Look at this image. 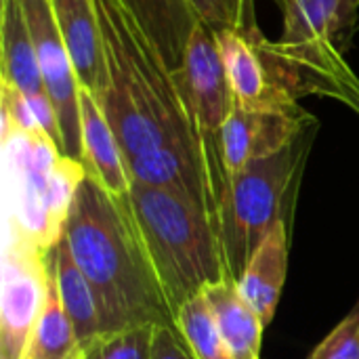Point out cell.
I'll return each mask as SVG.
<instances>
[{
  "label": "cell",
  "mask_w": 359,
  "mask_h": 359,
  "mask_svg": "<svg viewBox=\"0 0 359 359\" xmlns=\"http://www.w3.org/2000/svg\"><path fill=\"white\" fill-rule=\"evenodd\" d=\"M95 8L107 69L101 93L93 97L118 139L126 166L158 151H183L204 160L177 72L170 69L122 0H95Z\"/></svg>",
  "instance_id": "6da1fadb"
},
{
  "label": "cell",
  "mask_w": 359,
  "mask_h": 359,
  "mask_svg": "<svg viewBox=\"0 0 359 359\" xmlns=\"http://www.w3.org/2000/svg\"><path fill=\"white\" fill-rule=\"evenodd\" d=\"M63 240L95 292L103 334L143 324L175 326L122 198L88 175L76 191Z\"/></svg>",
  "instance_id": "7a4b0ae2"
},
{
  "label": "cell",
  "mask_w": 359,
  "mask_h": 359,
  "mask_svg": "<svg viewBox=\"0 0 359 359\" xmlns=\"http://www.w3.org/2000/svg\"><path fill=\"white\" fill-rule=\"evenodd\" d=\"M122 202L172 320L206 286L231 278L219 229L202 206L168 189L141 183H130Z\"/></svg>",
  "instance_id": "3957f363"
},
{
  "label": "cell",
  "mask_w": 359,
  "mask_h": 359,
  "mask_svg": "<svg viewBox=\"0 0 359 359\" xmlns=\"http://www.w3.org/2000/svg\"><path fill=\"white\" fill-rule=\"evenodd\" d=\"M84 177L86 168L44 133L2 126V229L48 252L63 238Z\"/></svg>",
  "instance_id": "277c9868"
},
{
  "label": "cell",
  "mask_w": 359,
  "mask_h": 359,
  "mask_svg": "<svg viewBox=\"0 0 359 359\" xmlns=\"http://www.w3.org/2000/svg\"><path fill=\"white\" fill-rule=\"evenodd\" d=\"M320 133L316 118L292 143L250 162L231 177L219 215V236L227 267L240 280L252 255L280 221H292L307 158Z\"/></svg>",
  "instance_id": "5b68a950"
},
{
  "label": "cell",
  "mask_w": 359,
  "mask_h": 359,
  "mask_svg": "<svg viewBox=\"0 0 359 359\" xmlns=\"http://www.w3.org/2000/svg\"><path fill=\"white\" fill-rule=\"evenodd\" d=\"M175 72L191 107L210 185L221 215V206L229 189V177L223 164L221 133L236 101L225 74L217 36L202 21L196 23L185 48L183 63Z\"/></svg>",
  "instance_id": "8992f818"
},
{
  "label": "cell",
  "mask_w": 359,
  "mask_h": 359,
  "mask_svg": "<svg viewBox=\"0 0 359 359\" xmlns=\"http://www.w3.org/2000/svg\"><path fill=\"white\" fill-rule=\"evenodd\" d=\"M48 252L27 238L2 229L0 359H25L44 309Z\"/></svg>",
  "instance_id": "52a82bcc"
},
{
  "label": "cell",
  "mask_w": 359,
  "mask_h": 359,
  "mask_svg": "<svg viewBox=\"0 0 359 359\" xmlns=\"http://www.w3.org/2000/svg\"><path fill=\"white\" fill-rule=\"evenodd\" d=\"M25 13L34 48L40 63L44 90L57 107L61 124L63 156L82 164V135H80V84L65 48L53 2L50 0H19Z\"/></svg>",
  "instance_id": "ba28073f"
},
{
  "label": "cell",
  "mask_w": 359,
  "mask_h": 359,
  "mask_svg": "<svg viewBox=\"0 0 359 359\" xmlns=\"http://www.w3.org/2000/svg\"><path fill=\"white\" fill-rule=\"evenodd\" d=\"M313 120L316 116L307 109L261 111L233 103L221 133L223 164L229 181L250 162L271 156L292 143Z\"/></svg>",
  "instance_id": "9c48e42d"
},
{
  "label": "cell",
  "mask_w": 359,
  "mask_h": 359,
  "mask_svg": "<svg viewBox=\"0 0 359 359\" xmlns=\"http://www.w3.org/2000/svg\"><path fill=\"white\" fill-rule=\"evenodd\" d=\"M221 59L225 65V74L233 93V101L246 109H261V111H299L303 109L301 103L292 105L286 103L269 76L261 38L263 32L259 21H250L236 29L215 32Z\"/></svg>",
  "instance_id": "30bf717a"
},
{
  "label": "cell",
  "mask_w": 359,
  "mask_h": 359,
  "mask_svg": "<svg viewBox=\"0 0 359 359\" xmlns=\"http://www.w3.org/2000/svg\"><path fill=\"white\" fill-rule=\"evenodd\" d=\"M280 42L318 53L343 55L358 32L359 0H286Z\"/></svg>",
  "instance_id": "8fae6325"
},
{
  "label": "cell",
  "mask_w": 359,
  "mask_h": 359,
  "mask_svg": "<svg viewBox=\"0 0 359 359\" xmlns=\"http://www.w3.org/2000/svg\"><path fill=\"white\" fill-rule=\"evenodd\" d=\"M53 11L69 53L78 84L90 95H99L105 78V42L99 25L95 0H50Z\"/></svg>",
  "instance_id": "7c38bea8"
},
{
  "label": "cell",
  "mask_w": 359,
  "mask_h": 359,
  "mask_svg": "<svg viewBox=\"0 0 359 359\" xmlns=\"http://www.w3.org/2000/svg\"><path fill=\"white\" fill-rule=\"evenodd\" d=\"M80 135H82V166L86 175L103 185L116 198L130 189V177L118 139L99 105L88 93H80Z\"/></svg>",
  "instance_id": "4fadbf2b"
},
{
  "label": "cell",
  "mask_w": 359,
  "mask_h": 359,
  "mask_svg": "<svg viewBox=\"0 0 359 359\" xmlns=\"http://www.w3.org/2000/svg\"><path fill=\"white\" fill-rule=\"evenodd\" d=\"M288 248H290V223L280 221L273 231L252 255L248 267L238 280L240 292L259 313L265 328L273 322L282 288L288 271Z\"/></svg>",
  "instance_id": "5bb4252c"
},
{
  "label": "cell",
  "mask_w": 359,
  "mask_h": 359,
  "mask_svg": "<svg viewBox=\"0 0 359 359\" xmlns=\"http://www.w3.org/2000/svg\"><path fill=\"white\" fill-rule=\"evenodd\" d=\"M233 359H261L265 324L240 292L238 280L227 278L202 290Z\"/></svg>",
  "instance_id": "9a60e30c"
},
{
  "label": "cell",
  "mask_w": 359,
  "mask_h": 359,
  "mask_svg": "<svg viewBox=\"0 0 359 359\" xmlns=\"http://www.w3.org/2000/svg\"><path fill=\"white\" fill-rule=\"evenodd\" d=\"M0 84L23 95L44 90L38 55L19 0H0Z\"/></svg>",
  "instance_id": "2e32d148"
},
{
  "label": "cell",
  "mask_w": 359,
  "mask_h": 359,
  "mask_svg": "<svg viewBox=\"0 0 359 359\" xmlns=\"http://www.w3.org/2000/svg\"><path fill=\"white\" fill-rule=\"evenodd\" d=\"M141 29L156 44L170 69L181 67L187 42L198 23L187 0H122Z\"/></svg>",
  "instance_id": "e0dca14e"
},
{
  "label": "cell",
  "mask_w": 359,
  "mask_h": 359,
  "mask_svg": "<svg viewBox=\"0 0 359 359\" xmlns=\"http://www.w3.org/2000/svg\"><path fill=\"white\" fill-rule=\"evenodd\" d=\"M50 261L55 267L63 309L74 326V332H76L78 355H80L99 337H103L97 299H95V292H93L88 280L84 278V273L72 259L69 248L63 238L59 240V244L55 248H50Z\"/></svg>",
  "instance_id": "ac0fdd59"
},
{
  "label": "cell",
  "mask_w": 359,
  "mask_h": 359,
  "mask_svg": "<svg viewBox=\"0 0 359 359\" xmlns=\"http://www.w3.org/2000/svg\"><path fill=\"white\" fill-rule=\"evenodd\" d=\"M78 358V341L74 326L63 309L55 267L48 250V282H46V299L40 320L36 324L29 351L25 359H76Z\"/></svg>",
  "instance_id": "d6986e66"
},
{
  "label": "cell",
  "mask_w": 359,
  "mask_h": 359,
  "mask_svg": "<svg viewBox=\"0 0 359 359\" xmlns=\"http://www.w3.org/2000/svg\"><path fill=\"white\" fill-rule=\"evenodd\" d=\"M175 326L196 359H233L202 292L177 311Z\"/></svg>",
  "instance_id": "ffe728a7"
},
{
  "label": "cell",
  "mask_w": 359,
  "mask_h": 359,
  "mask_svg": "<svg viewBox=\"0 0 359 359\" xmlns=\"http://www.w3.org/2000/svg\"><path fill=\"white\" fill-rule=\"evenodd\" d=\"M156 328L158 326L154 324H143L118 332H107L76 359H151Z\"/></svg>",
  "instance_id": "44dd1931"
},
{
  "label": "cell",
  "mask_w": 359,
  "mask_h": 359,
  "mask_svg": "<svg viewBox=\"0 0 359 359\" xmlns=\"http://www.w3.org/2000/svg\"><path fill=\"white\" fill-rule=\"evenodd\" d=\"M198 21L212 32L236 29L257 19L255 0H187Z\"/></svg>",
  "instance_id": "7402d4cb"
},
{
  "label": "cell",
  "mask_w": 359,
  "mask_h": 359,
  "mask_svg": "<svg viewBox=\"0 0 359 359\" xmlns=\"http://www.w3.org/2000/svg\"><path fill=\"white\" fill-rule=\"evenodd\" d=\"M309 359H359V301Z\"/></svg>",
  "instance_id": "603a6c76"
},
{
  "label": "cell",
  "mask_w": 359,
  "mask_h": 359,
  "mask_svg": "<svg viewBox=\"0 0 359 359\" xmlns=\"http://www.w3.org/2000/svg\"><path fill=\"white\" fill-rule=\"evenodd\" d=\"M151 359H196L181 334L177 332V326H158Z\"/></svg>",
  "instance_id": "cb8c5ba5"
},
{
  "label": "cell",
  "mask_w": 359,
  "mask_h": 359,
  "mask_svg": "<svg viewBox=\"0 0 359 359\" xmlns=\"http://www.w3.org/2000/svg\"><path fill=\"white\" fill-rule=\"evenodd\" d=\"M273 2H276V4H278V6H280V8H282V4H284V2H286V0H273Z\"/></svg>",
  "instance_id": "d4e9b609"
}]
</instances>
